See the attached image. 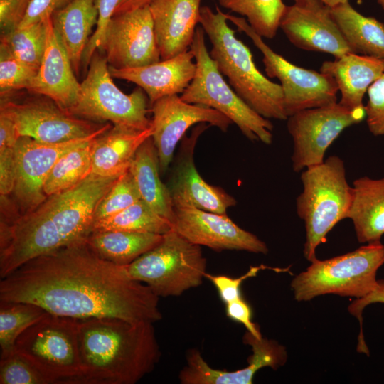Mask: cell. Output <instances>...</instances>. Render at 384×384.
Here are the masks:
<instances>
[{
    "label": "cell",
    "instance_id": "1",
    "mask_svg": "<svg viewBox=\"0 0 384 384\" xmlns=\"http://www.w3.org/2000/svg\"><path fill=\"white\" fill-rule=\"evenodd\" d=\"M159 298L126 267L98 256L86 239L35 257L0 282V301L32 303L77 319L154 323L162 319Z\"/></svg>",
    "mask_w": 384,
    "mask_h": 384
},
{
    "label": "cell",
    "instance_id": "2",
    "mask_svg": "<svg viewBox=\"0 0 384 384\" xmlns=\"http://www.w3.org/2000/svg\"><path fill=\"white\" fill-rule=\"evenodd\" d=\"M118 177L91 174L33 210L0 223L1 279L35 257L85 240L98 203Z\"/></svg>",
    "mask_w": 384,
    "mask_h": 384
},
{
    "label": "cell",
    "instance_id": "3",
    "mask_svg": "<svg viewBox=\"0 0 384 384\" xmlns=\"http://www.w3.org/2000/svg\"><path fill=\"white\" fill-rule=\"evenodd\" d=\"M153 324L78 319L82 384H134L151 373L161 354Z\"/></svg>",
    "mask_w": 384,
    "mask_h": 384
},
{
    "label": "cell",
    "instance_id": "4",
    "mask_svg": "<svg viewBox=\"0 0 384 384\" xmlns=\"http://www.w3.org/2000/svg\"><path fill=\"white\" fill-rule=\"evenodd\" d=\"M199 24L212 45L209 53L235 93L266 119L285 120L284 95L279 84L270 80L256 67L250 48L235 36L218 7H201Z\"/></svg>",
    "mask_w": 384,
    "mask_h": 384
},
{
    "label": "cell",
    "instance_id": "5",
    "mask_svg": "<svg viewBox=\"0 0 384 384\" xmlns=\"http://www.w3.org/2000/svg\"><path fill=\"white\" fill-rule=\"evenodd\" d=\"M300 178L303 191L297 198L296 209L305 225L304 255L312 262L328 233L348 218L353 189L347 181L343 161L335 155L306 168Z\"/></svg>",
    "mask_w": 384,
    "mask_h": 384
},
{
    "label": "cell",
    "instance_id": "6",
    "mask_svg": "<svg viewBox=\"0 0 384 384\" xmlns=\"http://www.w3.org/2000/svg\"><path fill=\"white\" fill-rule=\"evenodd\" d=\"M383 265L381 242L368 243L328 260L316 259L292 281L294 299L309 301L327 294L362 298L377 287V272Z\"/></svg>",
    "mask_w": 384,
    "mask_h": 384
},
{
    "label": "cell",
    "instance_id": "7",
    "mask_svg": "<svg viewBox=\"0 0 384 384\" xmlns=\"http://www.w3.org/2000/svg\"><path fill=\"white\" fill-rule=\"evenodd\" d=\"M14 351L50 384H82L77 319L47 312L20 334Z\"/></svg>",
    "mask_w": 384,
    "mask_h": 384
},
{
    "label": "cell",
    "instance_id": "8",
    "mask_svg": "<svg viewBox=\"0 0 384 384\" xmlns=\"http://www.w3.org/2000/svg\"><path fill=\"white\" fill-rule=\"evenodd\" d=\"M204 34L202 27L198 26L190 46L196 70L181 98L221 112L250 140L272 144L273 124L249 107L225 80L208 51Z\"/></svg>",
    "mask_w": 384,
    "mask_h": 384
},
{
    "label": "cell",
    "instance_id": "9",
    "mask_svg": "<svg viewBox=\"0 0 384 384\" xmlns=\"http://www.w3.org/2000/svg\"><path fill=\"white\" fill-rule=\"evenodd\" d=\"M126 268L132 278L147 285L159 297H177L202 284L206 259L200 245L172 229Z\"/></svg>",
    "mask_w": 384,
    "mask_h": 384
},
{
    "label": "cell",
    "instance_id": "10",
    "mask_svg": "<svg viewBox=\"0 0 384 384\" xmlns=\"http://www.w3.org/2000/svg\"><path fill=\"white\" fill-rule=\"evenodd\" d=\"M88 66L79 95L66 112L92 122H110L114 126L137 130L152 126L146 116L148 97L142 88L138 87L129 95L121 91L112 79L105 56L97 50Z\"/></svg>",
    "mask_w": 384,
    "mask_h": 384
},
{
    "label": "cell",
    "instance_id": "11",
    "mask_svg": "<svg viewBox=\"0 0 384 384\" xmlns=\"http://www.w3.org/2000/svg\"><path fill=\"white\" fill-rule=\"evenodd\" d=\"M227 21L252 41L262 53L265 71L280 82L287 117L303 110L330 105L337 101L338 86L328 75L294 65L272 50L245 18L225 14Z\"/></svg>",
    "mask_w": 384,
    "mask_h": 384
},
{
    "label": "cell",
    "instance_id": "12",
    "mask_svg": "<svg viewBox=\"0 0 384 384\" xmlns=\"http://www.w3.org/2000/svg\"><path fill=\"white\" fill-rule=\"evenodd\" d=\"M366 117L365 106L349 109L337 102L288 117L287 130L293 140V170L299 172L321 164L326 151L340 134Z\"/></svg>",
    "mask_w": 384,
    "mask_h": 384
},
{
    "label": "cell",
    "instance_id": "13",
    "mask_svg": "<svg viewBox=\"0 0 384 384\" xmlns=\"http://www.w3.org/2000/svg\"><path fill=\"white\" fill-rule=\"evenodd\" d=\"M112 126L107 123L92 135L58 143L41 142L29 137H21L14 147L16 179L11 193L17 216L33 210L48 197L43 191L44 183L63 154L96 138Z\"/></svg>",
    "mask_w": 384,
    "mask_h": 384
},
{
    "label": "cell",
    "instance_id": "14",
    "mask_svg": "<svg viewBox=\"0 0 384 384\" xmlns=\"http://www.w3.org/2000/svg\"><path fill=\"white\" fill-rule=\"evenodd\" d=\"M0 112L12 119L21 137H29L46 143L85 137L100 131L107 124L70 114L46 96L21 102L10 97L1 98Z\"/></svg>",
    "mask_w": 384,
    "mask_h": 384
},
{
    "label": "cell",
    "instance_id": "15",
    "mask_svg": "<svg viewBox=\"0 0 384 384\" xmlns=\"http://www.w3.org/2000/svg\"><path fill=\"white\" fill-rule=\"evenodd\" d=\"M110 67L129 68L161 60L149 5L114 15L98 48Z\"/></svg>",
    "mask_w": 384,
    "mask_h": 384
},
{
    "label": "cell",
    "instance_id": "16",
    "mask_svg": "<svg viewBox=\"0 0 384 384\" xmlns=\"http://www.w3.org/2000/svg\"><path fill=\"white\" fill-rule=\"evenodd\" d=\"M279 28L300 49L326 53L335 58L354 53L334 21L331 8L320 0H299L287 6Z\"/></svg>",
    "mask_w": 384,
    "mask_h": 384
},
{
    "label": "cell",
    "instance_id": "17",
    "mask_svg": "<svg viewBox=\"0 0 384 384\" xmlns=\"http://www.w3.org/2000/svg\"><path fill=\"white\" fill-rule=\"evenodd\" d=\"M151 106L154 128L151 137L162 174L169 169L177 144L191 126L208 123L226 132L233 123L221 112L206 106L186 102L178 95L164 97Z\"/></svg>",
    "mask_w": 384,
    "mask_h": 384
},
{
    "label": "cell",
    "instance_id": "18",
    "mask_svg": "<svg viewBox=\"0 0 384 384\" xmlns=\"http://www.w3.org/2000/svg\"><path fill=\"white\" fill-rule=\"evenodd\" d=\"M173 229L189 242L216 251L267 254L265 242L236 225L226 214L191 206H174Z\"/></svg>",
    "mask_w": 384,
    "mask_h": 384
},
{
    "label": "cell",
    "instance_id": "19",
    "mask_svg": "<svg viewBox=\"0 0 384 384\" xmlns=\"http://www.w3.org/2000/svg\"><path fill=\"white\" fill-rule=\"evenodd\" d=\"M206 123L196 127L191 137L183 138L167 186L173 206H191L206 211L226 214L236 200L220 187L204 181L196 169L193 150Z\"/></svg>",
    "mask_w": 384,
    "mask_h": 384
},
{
    "label": "cell",
    "instance_id": "20",
    "mask_svg": "<svg viewBox=\"0 0 384 384\" xmlns=\"http://www.w3.org/2000/svg\"><path fill=\"white\" fill-rule=\"evenodd\" d=\"M201 0H152L149 4L161 60L186 52L199 23Z\"/></svg>",
    "mask_w": 384,
    "mask_h": 384
},
{
    "label": "cell",
    "instance_id": "21",
    "mask_svg": "<svg viewBox=\"0 0 384 384\" xmlns=\"http://www.w3.org/2000/svg\"><path fill=\"white\" fill-rule=\"evenodd\" d=\"M191 50L175 57L147 65L115 68L109 66L112 77L125 80L142 88L150 105L169 95L183 93L192 81L196 70Z\"/></svg>",
    "mask_w": 384,
    "mask_h": 384
},
{
    "label": "cell",
    "instance_id": "22",
    "mask_svg": "<svg viewBox=\"0 0 384 384\" xmlns=\"http://www.w3.org/2000/svg\"><path fill=\"white\" fill-rule=\"evenodd\" d=\"M70 58L53 26L50 18L46 46L38 74L28 90L46 96L67 111L80 90Z\"/></svg>",
    "mask_w": 384,
    "mask_h": 384
},
{
    "label": "cell",
    "instance_id": "23",
    "mask_svg": "<svg viewBox=\"0 0 384 384\" xmlns=\"http://www.w3.org/2000/svg\"><path fill=\"white\" fill-rule=\"evenodd\" d=\"M320 72L334 78L341 92L339 103L349 109L364 107L363 98L368 87L384 73V59L348 53L324 61Z\"/></svg>",
    "mask_w": 384,
    "mask_h": 384
},
{
    "label": "cell",
    "instance_id": "24",
    "mask_svg": "<svg viewBox=\"0 0 384 384\" xmlns=\"http://www.w3.org/2000/svg\"><path fill=\"white\" fill-rule=\"evenodd\" d=\"M153 132V125L144 130L112 125L94 141L92 174L105 177L122 175L129 169L137 151Z\"/></svg>",
    "mask_w": 384,
    "mask_h": 384
},
{
    "label": "cell",
    "instance_id": "25",
    "mask_svg": "<svg viewBox=\"0 0 384 384\" xmlns=\"http://www.w3.org/2000/svg\"><path fill=\"white\" fill-rule=\"evenodd\" d=\"M51 18L73 70L78 74L83 53L92 36V28L97 23L96 0H73L65 8L55 12Z\"/></svg>",
    "mask_w": 384,
    "mask_h": 384
},
{
    "label": "cell",
    "instance_id": "26",
    "mask_svg": "<svg viewBox=\"0 0 384 384\" xmlns=\"http://www.w3.org/2000/svg\"><path fill=\"white\" fill-rule=\"evenodd\" d=\"M348 218L361 243L380 242L384 235V178L362 176L353 183Z\"/></svg>",
    "mask_w": 384,
    "mask_h": 384
},
{
    "label": "cell",
    "instance_id": "27",
    "mask_svg": "<svg viewBox=\"0 0 384 384\" xmlns=\"http://www.w3.org/2000/svg\"><path fill=\"white\" fill-rule=\"evenodd\" d=\"M129 171L133 176L141 199L173 223V203L167 186L160 178L159 156L151 137L139 146Z\"/></svg>",
    "mask_w": 384,
    "mask_h": 384
},
{
    "label": "cell",
    "instance_id": "28",
    "mask_svg": "<svg viewBox=\"0 0 384 384\" xmlns=\"http://www.w3.org/2000/svg\"><path fill=\"white\" fill-rule=\"evenodd\" d=\"M163 235L126 230L92 232L86 238L90 247L101 258L127 267L156 247Z\"/></svg>",
    "mask_w": 384,
    "mask_h": 384
},
{
    "label": "cell",
    "instance_id": "29",
    "mask_svg": "<svg viewBox=\"0 0 384 384\" xmlns=\"http://www.w3.org/2000/svg\"><path fill=\"white\" fill-rule=\"evenodd\" d=\"M331 15L354 53L384 59V23L362 15L348 1L331 8Z\"/></svg>",
    "mask_w": 384,
    "mask_h": 384
},
{
    "label": "cell",
    "instance_id": "30",
    "mask_svg": "<svg viewBox=\"0 0 384 384\" xmlns=\"http://www.w3.org/2000/svg\"><path fill=\"white\" fill-rule=\"evenodd\" d=\"M95 139L70 150L57 161L44 183L47 196L77 185L92 174Z\"/></svg>",
    "mask_w": 384,
    "mask_h": 384
},
{
    "label": "cell",
    "instance_id": "31",
    "mask_svg": "<svg viewBox=\"0 0 384 384\" xmlns=\"http://www.w3.org/2000/svg\"><path fill=\"white\" fill-rule=\"evenodd\" d=\"M172 229L170 220L139 199L119 213L95 222L92 232L113 230L164 235Z\"/></svg>",
    "mask_w": 384,
    "mask_h": 384
},
{
    "label": "cell",
    "instance_id": "32",
    "mask_svg": "<svg viewBox=\"0 0 384 384\" xmlns=\"http://www.w3.org/2000/svg\"><path fill=\"white\" fill-rule=\"evenodd\" d=\"M223 8L246 17L250 27L262 38H273L286 9L282 0H218Z\"/></svg>",
    "mask_w": 384,
    "mask_h": 384
},
{
    "label": "cell",
    "instance_id": "33",
    "mask_svg": "<svg viewBox=\"0 0 384 384\" xmlns=\"http://www.w3.org/2000/svg\"><path fill=\"white\" fill-rule=\"evenodd\" d=\"M50 18L18 27L1 34L0 45L4 46L18 60L39 69L46 49Z\"/></svg>",
    "mask_w": 384,
    "mask_h": 384
},
{
    "label": "cell",
    "instance_id": "34",
    "mask_svg": "<svg viewBox=\"0 0 384 384\" xmlns=\"http://www.w3.org/2000/svg\"><path fill=\"white\" fill-rule=\"evenodd\" d=\"M46 313L32 303L0 301L1 356L14 351L20 334Z\"/></svg>",
    "mask_w": 384,
    "mask_h": 384
},
{
    "label": "cell",
    "instance_id": "35",
    "mask_svg": "<svg viewBox=\"0 0 384 384\" xmlns=\"http://www.w3.org/2000/svg\"><path fill=\"white\" fill-rule=\"evenodd\" d=\"M141 199L129 169L120 175L98 203L94 223L113 216Z\"/></svg>",
    "mask_w": 384,
    "mask_h": 384
},
{
    "label": "cell",
    "instance_id": "36",
    "mask_svg": "<svg viewBox=\"0 0 384 384\" xmlns=\"http://www.w3.org/2000/svg\"><path fill=\"white\" fill-rule=\"evenodd\" d=\"M38 72L14 57L4 46L0 45V93L1 98L32 84Z\"/></svg>",
    "mask_w": 384,
    "mask_h": 384
},
{
    "label": "cell",
    "instance_id": "37",
    "mask_svg": "<svg viewBox=\"0 0 384 384\" xmlns=\"http://www.w3.org/2000/svg\"><path fill=\"white\" fill-rule=\"evenodd\" d=\"M1 384H50L25 357L14 351L0 357Z\"/></svg>",
    "mask_w": 384,
    "mask_h": 384
},
{
    "label": "cell",
    "instance_id": "38",
    "mask_svg": "<svg viewBox=\"0 0 384 384\" xmlns=\"http://www.w3.org/2000/svg\"><path fill=\"white\" fill-rule=\"evenodd\" d=\"M366 123L374 136H384V73L368 87Z\"/></svg>",
    "mask_w": 384,
    "mask_h": 384
},
{
    "label": "cell",
    "instance_id": "39",
    "mask_svg": "<svg viewBox=\"0 0 384 384\" xmlns=\"http://www.w3.org/2000/svg\"><path fill=\"white\" fill-rule=\"evenodd\" d=\"M120 1L121 0H96L98 11L97 23L83 53L82 65L84 67L89 65L92 55L98 50L107 24Z\"/></svg>",
    "mask_w": 384,
    "mask_h": 384
},
{
    "label": "cell",
    "instance_id": "40",
    "mask_svg": "<svg viewBox=\"0 0 384 384\" xmlns=\"http://www.w3.org/2000/svg\"><path fill=\"white\" fill-rule=\"evenodd\" d=\"M267 267L264 265L251 267L245 274L237 278H233L225 275H212L208 273H206L205 277L208 279L214 284L221 300L225 304L242 297L240 285L244 280L255 277L260 270L266 269Z\"/></svg>",
    "mask_w": 384,
    "mask_h": 384
},
{
    "label": "cell",
    "instance_id": "41",
    "mask_svg": "<svg viewBox=\"0 0 384 384\" xmlns=\"http://www.w3.org/2000/svg\"><path fill=\"white\" fill-rule=\"evenodd\" d=\"M32 0H0L1 34L18 27Z\"/></svg>",
    "mask_w": 384,
    "mask_h": 384
},
{
    "label": "cell",
    "instance_id": "42",
    "mask_svg": "<svg viewBox=\"0 0 384 384\" xmlns=\"http://www.w3.org/2000/svg\"><path fill=\"white\" fill-rule=\"evenodd\" d=\"M374 303L384 304V279H378L377 287L372 292L362 298L355 299L348 307L350 314L356 316L360 322V333L357 346V351L360 353H366L369 351L363 333L362 313L368 305Z\"/></svg>",
    "mask_w": 384,
    "mask_h": 384
},
{
    "label": "cell",
    "instance_id": "43",
    "mask_svg": "<svg viewBox=\"0 0 384 384\" xmlns=\"http://www.w3.org/2000/svg\"><path fill=\"white\" fill-rule=\"evenodd\" d=\"M72 1L32 0L26 14L18 27H23L50 18L55 12L65 8Z\"/></svg>",
    "mask_w": 384,
    "mask_h": 384
},
{
    "label": "cell",
    "instance_id": "44",
    "mask_svg": "<svg viewBox=\"0 0 384 384\" xmlns=\"http://www.w3.org/2000/svg\"><path fill=\"white\" fill-rule=\"evenodd\" d=\"M16 179L14 148L0 149V194L7 196L13 193Z\"/></svg>",
    "mask_w": 384,
    "mask_h": 384
},
{
    "label": "cell",
    "instance_id": "45",
    "mask_svg": "<svg viewBox=\"0 0 384 384\" xmlns=\"http://www.w3.org/2000/svg\"><path fill=\"white\" fill-rule=\"evenodd\" d=\"M225 313L230 319L244 325L247 331L255 337H262L257 326L251 320L250 306L242 297L225 304Z\"/></svg>",
    "mask_w": 384,
    "mask_h": 384
},
{
    "label": "cell",
    "instance_id": "46",
    "mask_svg": "<svg viewBox=\"0 0 384 384\" xmlns=\"http://www.w3.org/2000/svg\"><path fill=\"white\" fill-rule=\"evenodd\" d=\"M20 137L16 124L12 119L0 112V149L14 148Z\"/></svg>",
    "mask_w": 384,
    "mask_h": 384
},
{
    "label": "cell",
    "instance_id": "47",
    "mask_svg": "<svg viewBox=\"0 0 384 384\" xmlns=\"http://www.w3.org/2000/svg\"><path fill=\"white\" fill-rule=\"evenodd\" d=\"M152 0H121L114 15L148 6Z\"/></svg>",
    "mask_w": 384,
    "mask_h": 384
},
{
    "label": "cell",
    "instance_id": "48",
    "mask_svg": "<svg viewBox=\"0 0 384 384\" xmlns=\"http://www.w3.org/2000/svg\"><path fill=\"white\" fill-rule=\"evenodd\" d=\"M292 1H297L299 0H292ZM320 1L330 8L334 7L338 4L348 1V0H320Z\"/></svg>",
    "mask_w": 384,
    "mask_h": 384
},
{
    "label": "cell",
    "instance_id": "49",
    "mask_svg": "<svg viewBox=\"0 0 384 384\" xmlns=\"http://www.w3.org/2000/svg\"><path fill=\"white\" fill-rule=\"evenodd\" d=\"M377 2L381 6V7L384 9V0H377Z\"/></svg>",
    "mask_w": 384,
    "mask_h": 384
},
{
    "label": "cell",
    "instance_id": "50",
    "mask_svg": "<svg viewBox=\"0 0 384 384\" xmlns=\"http://www.w3.org/2000/svg\"><path fill=\"white\" fill-rule=\"evenodd\" d=\"M1 207H4V206H1ZM4 208H5V207H4ZM6 208L9 209L8 206H7V208Z\"/></svg>",
    "mask_w": 384,
    "mask_h": 384
}]
</instances>
